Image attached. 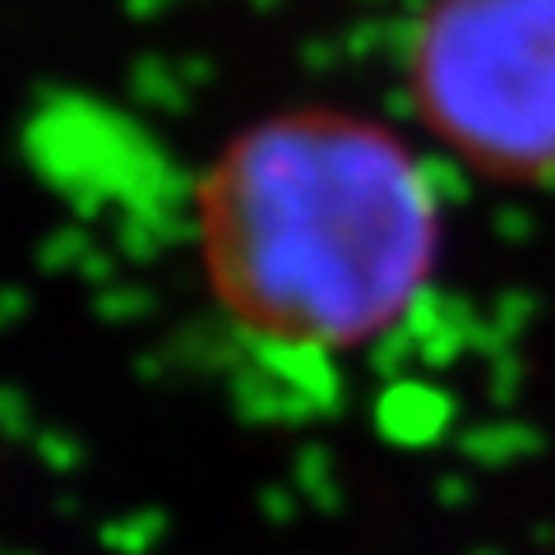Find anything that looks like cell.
I'll list each match as a JSON object with an SVG mask.
<instances>
[{
	"mask_svg": "<svg viewBox=\"0 0 555 555\" xmlns=\"http://www.w3.org/2000/svg\"><path fill=\"white\" fill-rule=\"evenodd\" d=\"M440 195L393 130L283 112L204 171L195 236L236 328L292 352H352L408 320L440 259Z\"/></svg>",
	"mask_w": 555,
	"mask_h": 555,
	"instance_id": "obj_1",
	"label": "cell"
},
{
	"mask_svg": "<svg viewBox=\"0 0 555 555\" xmlns=\"http://www.w3.org/2000/svg\"><path fill=\"white\" fill-rule=\"evenodd\" d=\"M408 98L467 167L555 171V0H430L408 42Z\"/></svg>",
	"mask_w": 555,
	"mask_h": 555,
	"instance_id": "obj_2",
	"label": "cell"
}]
</instances>
